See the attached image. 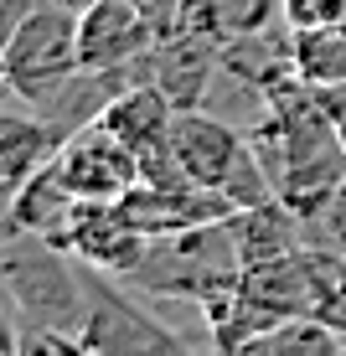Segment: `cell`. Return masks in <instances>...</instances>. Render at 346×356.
<instances>
[{"label": "cell", "instance_id": "6da1fadb", "mask_svg": "<svg viewBox=\"0 0 346 356\" xmlns=\"http://www.w3.org/2000/svg\"><path fill=\"white\" fill-rule=\"evenodd\" d=\"M0 289L21 310V325H57L83 341L88 321V284L83 264L68 248L36 238V232L6 227V253H0Z\"/></svg>", "mask_w": 346, "mask_h": 356}, {"label": "cell", "instance_id": "7a4b0ae2", "mask_svg": "<svg viewBox=\"0 0 346 356\" xmlns=\"http://www.w3.org/2000/svg\"><path fill=\"white\" fill-rule=\"evenodd\" d=\"M0 72L6 88L31 108H47L57 93L83 72L78 63V10L42 0L0 47Z\"/></svg>", "mask_w": 346, "mask_h": 356}, {"label": "cell", "instance_id": "3957f363", "mask_svg": "<svg viewBox=\"0 0 346 356\" xmlns=\"http://www.w3.org/2000/svg\"><path fill=\"white\" fill-rule=\"evenodd\" d=\"M83 284H88V321H83V351L88 356H140V351H181V336L166 330L155 315H145L114 274L83 264Z\"/></svg>", "mask_w": 346, "mask_h": 356}, {"label": "cell", "instance_id": "277c9868", "mask_svg": "<svg viewBox=\"0 0 346 356\" xmlns=\"http://www.w3.org/2000/svg\"><path fill=\"white\" fill-rule=\"evenodd\" d=\"M57 170H63L78 202H119L129 186H140V155L104 119L68 134L63 150H57Z\"/></svg>", "mask_w": 346, "mask_h": 356}, {"label": "cell", "instance_id": "5b68a950", "mask_svg": "<svg viewBox=\"0 0 346 356\" xmlns=\"http://www.w3.org/2000/svg\"><path fill=\"white\" fill-rule=\"evenodd\" d=\"M57 248H68L78 264H93L114 279H129L150 253V238L134 227V217L119 202H78L68 227L57 232Z\"/></svg>", "mask_w": 346, "mask_h": 356}, {"label": "cell", "instance_id": "8992f818", "mask_svg": "<svg viewBox=\"0 0 346 356\" xmlns=\"http://www.w3.org/2000/svg\"><path fill=\"white\" fill-rule=\"evenodd\" d=\"M160 42L134 0H88L78 10V63L83 72H119L134 67Z\"/></svg>", "mask_w": 346, "mask_h": 356}, {"label": "cell", "instance_id": "52a82bcc", "mask_svg": "<svg viewBox=\"0 0 346 356\" xmlns=\"http://www.w3.org/2000/svg\"><path fill=\"white\" fill-rule=\"evenodd\" d=\"M228 42L233 36L222 31H166L150 47V83H160L176 108H202L207 83L228 57Z\"/></svg>", "mask_w": 346, "mask_h": 356}, {"label": "cell", "instance_id": "ba28073f", "mask_svg": "<svg viewBox=\"0 0 346 356\" xmlns=\"http://www.w3.org/2000/svg\"><path fill=\"white\" fill-rule=\"evenodd\" d=\"M63 140H68V134L57 129L52 119H42V114L26 119V114H16V108H10V114L0 119V191L16 196L42 165L57 161Z\"/></svg>", "mask_w": 346, "mask_h": 356}, {"label": "cell", "instance_id": "9c48e42d", "mask_svg": "<svg viewBox=\"0 0 346 356\" xmlns=\"http://www.w3.org/2000/svg\"><path fill=\"white\" fill-rule=\"evenodd\" d=\"M98 119H104V124L114 129L134 155H145L150 145H166V140H171V124H176V104L166 98V88H160V83L140 78V83H129V88H119V93H114V104H109Z\"/></svg>", "mask_w": 346, "mask_h": 356}, {"label": "cell", "instance_id": "30bf717a", "mask_svg": "<svg viewBox=\"0 0 346 356\" xmlns=\"http://www.w3.org/2000/svg\"><path fill=\"white\" fill-rule=\"evenodd\" d=\"M72 207H78V196H72V186L63 181V170L52 161V165L36 170L16 196H6V227L10 232H36V238L52 243L57 232L68 227Z\"/></svg>", "mask_w": 346, "mask_h": 356}, {"label": "cell", "instance_id": "8fae6325", "mask_svg": "<svg viewBox=\"0 0 346 356\" xmlns=\"http://www.w3.org/2000/svg\"><path fill=\"white\" fill-rule=\"evenodd\" d=\"M290 57H294V78H305L310 88L346 83V21L290 31Z\"/></svg>", "mask_w": 346, "mask_h": 356}, {"label": "cell", "instance_id": "7c38bea8", "mask_svg": "<svg viewBox=\"0 0 346 356\" xmlns=\"http://www.w3.org/2000/svg\"><path fill=\"white\" fill-rule=\"evenodd\" d=\"M341 346H346V336L331 321H320V315H290V321H274L264 336H253L249 356H300V351L336 356Z\"/></svg>", "mask_w": 346, "mask_h": 356}, {"label": "cell", "instance_id": "4fadbf2b", "mask_svg": "<svg viewBox=\"0 0 346 356\" xmlns=\"http://www.w3.org/2000/svg\"><path fill=\"white\" fill-rule=\"evenodd\" d=\"M284 10V26L305 31V26H336L346 21V0H279Z\"/></svg>", "mask_w": 346, "mask_h": 356}, {"label": "cell", "instance_id": "5bb4252c", "mask_svg": "<svg viewBox=\"0 0 346 356\" xmlns=\"http://www.w3.org/2000/svg\"><path fill=\"white\" fill-rule=\"evenodd\" d=\"M310 227H315V238H310V243H326V248H341V253H346V181L336 186L331 207L315 217Z\"/></svg>", "mask_w": 346, "mask_h": 356}, {"label": "cell", "instance_id": "9a60e30c", "mask_svg": "<svg viewBox=\"0 0 346 356\" xmlns=\"http://www.w3.org/2000/svg\"><path fill=\"white\" fill-rule=\"evenodd\" d=\"M36 6H42V0H0V42H6V36L16 31V26L31 16Z\"/></svg>", "mask_w": 346, "mask_h": 356}, {"label": "cell", "instance_id": "2e32d148", "mask_svg": "<svg viewBox=\"0 0 346 356\" xmlns=\"http://www.w3.org/2000/svg\"><path fill=\"white\" fill-rule=\"evenodd\" d=\"M336 124H341V140H346V119H336Z\"/></svg>", "mask_w": 346, "mask_h": 356}]
</instances>
